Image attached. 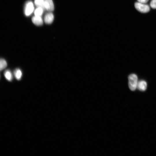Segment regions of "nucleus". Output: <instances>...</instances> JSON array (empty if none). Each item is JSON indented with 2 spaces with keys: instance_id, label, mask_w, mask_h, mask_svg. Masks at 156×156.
<instances>
[{
  "instance_id": "2",
  "label": "nucleus",
  "mask_w": 156,
  "mask_h": 156,
  "mask_svg": "<svg viewBox=\"0 0 156 156\" xmlns=\"http://www.w3.org/2000/svg\"><path fill=\"white\" fill-rule=\"evenodd\" d=\"M134 6L135 9L139 12L142 13L148 12L150 10V8L148 5L141 3L136 2L135 3Z\"/></svg>"
},
{
  "instance_id": "6",
  "label": "nucleus",
  "mask_w": 156,
  "mask_h": 156,
  "mask_svg": "<svg viewBox=\"0 0 156 156\" xmlns=\"http://www.w3.org/2000/svg\"><path fill=\"white\" fill-rule=\"evenodd\" d=\"M32 22L37 26L41 25L43 24V21L40 16H35L31 19Z\"/></svg>"
},
{
  "instance_id": "3",
  "label": "nucleus",
  "mask_w": 156,
  "mask_h": 156,
  "mask_svg": "<svg viewBox=\"0 0 156 156\" xmlns=\"http://www.w3.org/2000/svg\"><path fill=\"white\" fill-rule=\"evenodd\" d=\"M34 10V6L31 1H28L26 3L25 9V13L26 16H28L30 15Z\"/></svg>"
},
{
  "instance_id": "8",
  "label": "nucleus",
  "mask_w": 156,
  "mask_h": 156,
  "mask_svg": "<svg viewBox=\"0 0 156 156\" xmlns=\"http://www.w3.org/2000/svg\"><path fill=\"white\" fill-rule=\"evenodd\" d=\"M14 74L16 79L18 80L21 79L22 75V71L20 69H16L14 71Z\"/></svg>"
},
{
  "instance_id": "4",
  "label": "nucleus",
  "mask_w": 156,
  "mask_h": 156,
  "mask_svg": "<svg viewBox=\"0 0 156 156\" xmlns=\"http://www.w3.org/2000/svg\"><path fill=\"white\" fill-rule=\"evenodd\" d=\"M44 7L47 10L52 11L54 9V5L52 0H44Z\"/></svg>"
},
{
  "instance_id": "9",
  "label": "nucleus",
  "mask_w": 156,
  "mask_h": 156,
  "mask_svg": "<svg viewBox=\"0 0 156 156\" xmlns=\"http://www.w3.org/2000/svg\"><path fill=\"white\" fill-rule=\"evenodd\" d=\"M4 75L6 79L9 81H11L13 76L11 71L9 70H6L4 73Z\"/></svg>"
},
{
  "instance_id": "1",
  "label": "nucleus",
  "mask_w": 156,
  "mask_h": 156,
  "mask_svg": "<svg viewBox=\"0 0 156 156\" xmlns=\"http://www.w3.org/2000/svg\"><path fill=\"white\" fill-rule=\"evenodd\" d=\"M128 85L132 91L135 90L137 87L138 84V77L134 74L130 75L128 77Z\"/></svg>"
},
{
  "instance_id": "13",
  "label": "nucleus",
  "mask_w": 156,
  "mask_h": 156,
  "mask_svg": "<svg viewBox=\"0 0 156 156\" xmlns=\"http://www.w3.org/2000/svg\"><path fill=\"white\" fill-rule=\"evenodd\" d=\"M150 6L153 9H156V0H152L150 3Z\"/></svg>"
},
{
  "instance_id": "14",
  "label": "nucleus",
  "mask_w": 156,
  "mask_h": 156,
  "mask_svg": "<svg viewBox=\"0 0 156 156\" xmlns=\"http://www.w3.org/2000/svg\"><path fill=\"white\" fill-rule=\"evenodd\" d=\"M138 2L143 3H147L149 0H137Z\"/></svg>"
},
{
  "instance_id": "10",
  "label": "nucleus",
  "mask_w": 156,
  "mask_h": 156,
  "mask_svg": "<svg viewBox=\"0 0 156 156\" xmlns=\"http://www.w3.org/2000/svg\"><path fill=\"white\" fill-rule=\"evenodd\" d=\"M35 4L38 7H41L45 9L44 0H35Z\"/></svg>"
},
{
  "instance_id": "5",
  "label": "nucleus",
  "mask_w": 156,
  "mask_h": 156,
  "mask_svg": "<svg viewBox=\"0 0 156 156\" xmlns=\"http://www.w3.org/2000/svg\"><path fill=\"white\" fill-rule=\"evenodd\" d=\"M54 19L53 14L49 12L46 14L44 16V21L47 24H50L53 21Z\"/></svg>"
},
{
  "instance_id": "12",
  "label": "nucleus",
  "mask_w": 156,
  "mask_h": 156,
  "mask_svg": "<svg viewBox=\"0 0 156 156\" xmlns=\"http://www.w3.org/2000/svg\"><path fill=\"white\" fill-rule=\"evenodd\" d=\"M43 9L41 7H38L35 10L34 14L35 16H40L42 14Z\"/></svg>"
},
{
  "instance_id": "7",
  "label": "nucleus",
  "mask_w": 156,
  "mask_h": 156,
  "mask_svg": "<svg viewBox=\"0 0 156 156\" xmlns=\"http://www.w3.org/2000/svg\"><path fill=\"white\" fill-rule=\"evenodd\" d=\"M147 86V83L144 80H141L138 83L137 87L140 91H144L146 89Z\"/></svg>"
},
{
  "instance_id": "11",
  "label": "nucleus",
  "mask_w": 156,
  "mask_h": 156,
  "mask_svg": "<svg viewBox=\"0 0 156 156\" xmlns=\"http://www.w3.org/2000/svg\"><path fill=\"white\" fill-rule=\"evenodd\" d=\"M7 64L6 60L3 59L1 58L0 61V69L1 71L6 68Z\"/></svg>"
}]
</instances>
